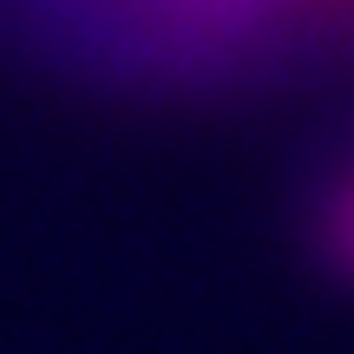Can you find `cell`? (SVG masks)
<instances>
[{
	"label": "cell",
	"instance_id": "6da1fadb",
	"mask_svg": "<svg viewBox=\"0 0 354 354\" xmlns=\"http://www.w3.org/2000/svg\"><path fill=\"white\" fill-rule=\"evenodd\" d=\"M335 243H342V256L354 263V184H348V197H342V210H335Z\"/></svg>",
	"mask_w": 354,
	"mask_h": 354
},
{
	"label": "cell",
	"instance_id": "7a4b0ae2",
	"mask_svg": "<svg viewBox=\"0 0 354 354\" xmlns=\"http://www.w3.org/2000/svg\"><path fill=\"white\" fill-rule=\"evenodd\" d=\"M197 7H256V0H197Z\"/></svg>",
	"mask_w": 354,
	"mask_h": 354
}]
</instances>
